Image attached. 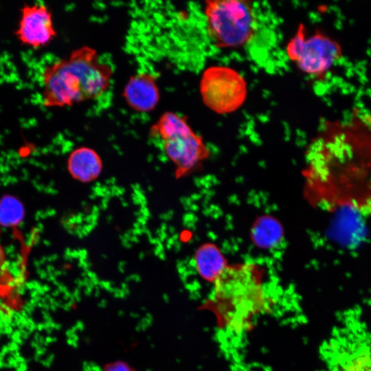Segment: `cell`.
Here are the masks:
<instances>
[{"mask_svg": "<svg viewBox=\"0 0 371 371\" xmlns=\"http://www.w3.org/2000/svg\"><path fill=\"white\" fill-rule=\"evenodd\" d=\"M22 216V206L14 198H3L0 201V224L9 225L17 223Z\"/></svg>", "mask_w": 371, "mask_h": 371, "instance_id": "13", "label": "cell"}, {"mask_svg": "<svg viewBox=\"0 0 371 371\" xmlns=\"http://www.w3.org/2000/svg\"><path fill=\"white\" fill-rule=\"evenodd\" d=\"M334 371H371V348L356 350L339 361Z\"/></svg>", "mask_w": 371, "mask_h": 371, "instance_id": "12", "label": "cell"}, {"mask_svg": "<svg viewBox=\"0 0 371 371\" xmlns=\"http://www.w3.org/2000/svg\"><path fill=\"white\" fill-rule=\"evenodd\" d=\"M150 134L160 139L165 155L176 166L177 176L192 171L209 155L203 137L186 116L177 113H163L151 126Z\"/></svg>", "mask_w": 371, "mask_h": 371, "instance_id": "4", "label": "cell"}, {"mask_svg": "<svg viewBox=\"0 0 371 371\" xmlns=\"http://www.w3.org/2000/svg\"><path fill=\"white\" fill-rule=\"evenodd\" d=\"M199 92L205 106L217 114L238 110L247 95V84L236 70L225 65H212L204 70Z\"/></svg>", "mask_w": 371, "mask_h": 371, "instance_id": "6", "label": "cell"}, {"mask_svg": "<svg viewBox=\"0 0 371 371\" xmlns=\"http://www.w3.org/2000/svg\"><path fill=\"white\" fill-rule=\"evenodd\" d=\"M122 96L128 106L137 113L154 111L161 96L157 77L148 71L132 75L124 87Z\"/></svg>", "mask_w": 371, "mask_h": 371, "instance_id": "8", "label": "cell"}, {"mask_svg": "<svg viewBox=\"0 0 371 371\" xmlns=\"http://www.w3.org/2000/svg\"><path fill=\"white\" fill-rule=\"evenodd\" d=\"M210 306L227 332L241 333L271 306L259 267L250 262L227 266L214 282Z\"/></svg>", "mask_w": 371, "mask_h": 371, "instance_id": "2", "label": "cell"}, {"mask_svg": "<svg viewBox=\"0 0 371 371\" xmlns=\"http://www.w3.org/2000/svg\"><path fill=\"white\" fill-rule=\"evenodd\" d=\"M204 14L209 38L219 48L240 47L254 37L256 16L251 1L209 0Z\"/></svg>", "mask_w": 371, "mask_h": 371, "instance_id": "3", "label": "cell"}, {"mask_svg": "<svg viewBox=\"0 0 371 371\" xmlns=\"http://www.w3.org/2000/svg\"><path fill=\"white\" fill-rule=\"evenodd\" d=\"M5 260H6L5 253L3 247L0 244V271H1V269H3V267L5 266Z\"/></svg>", "mask_w": 371, "mask_h": 371, "instance_id": "15", "label": "cell"}, {"mask_svg": "<svg viewBox=\"0 0 371 371\" xmlns=\"http://www.w3.org/2000/svg\"><path fill=\"white\" fill-rule=\"evenodd\" d=\"M102 371H135L128 364L123 362L111 363L103 369Z\"/></svg>", "mask_w": 371, "mask_h": 371, "instance_id": "14", "label": "cell"}, {"mask_svg": "<svg viewBox=\"0 0 371 371\" xmlns=\"http://www.w3.org/2000/svg\"><path fill=\"white\" fill-rule=\"evenodd\" d=\"M67 167L70 175L76 180L91 182L99 177L103 164L99 154L93 148L81 146L69 154Z\"/></svg>", "mask_w": 371, "mask_h": 371, "instance_id": "9", "label": "cell"}, {"mask_svg": "<svg viewBox=\"0 0 371 371\" xmlns=\"http://www.w3.org/2000/svg\"><path fill=\"white\" fill-rule=\"evenodd\" d=\"M113 69L96 49L84 45L42 72V102L45 107L71 106L101 97L110 87Z\"/></svg>", "mask_w": 371, "mask_h": 371, "instance_id": "1", "label": "cell"}, {"mask_svg": "<svg viewBox=\"0 0 371 371\" xmlns=\"http://www.w3.org/2000/svg\"><path fill=\"white\" fill-rule=\"evenodd\" d=\"M194 261L199 276L213 283L228 266L220 249L212 243L200 246L195 252Z\"/></svg>", "mask_w": 371, "mask_h": 371, "instance_id": "10", "label": "cell"}, {"mask_svg": "<svg viewBox=\"0 0 371 371\" xmlns=\"http://www.w3.org/2000/svg\"><path fill=\"white\" fill-rule=\"evenodd\" d=\"M286 53L303 73L320 77L341 58V47L324 33L316 32L307 36L306 27L300 24L286 45Z\"/></svg>", "mask_w": 371, "mask_h": 371, "instance_id": "5", "label": "cell"}, {"mask_svg": "<svg viewBox=\"0 0 371 371\" xmlns=\"http://www.w3.org/2000/svg\"><path fill=\"white\" fill-rule=\"evenodd\" d=\"M282 228L280 223L270 216H263L253 227L252 238L259 247H269L281 238Z\"/></svg>", "mask_w": 371, "mask_h": 371, "instance_id": "11", "label": "cell"}, {"mask_svg": "<svg viewBox=\"0 0 371 371\" xmlns=\"http://www.w3.org/2000/svg\"><path fill=\"white\" fill-rule=\"evenodd\" d=\"M15 34L27 47L38 49L47 45L57 34L52 12L43 4L23 5Z\"/></svg>", "mask_w": 371, "mask_h": 371, "instance_id": "7", "label": "cell"}]
</instances>
